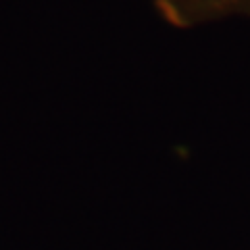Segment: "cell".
<instances>
[{"instance_id":"1","label":"cell","mask_w":250,"mask_h":250,"mask_svg":"<svg viewBox=\"0 0 250 250\" xmlns=\"http://www.w3.org/2000/svg\"><path fill=\"white\" fill-rule=\"evenodd\" d=\"M175 25L194 27L228 19H250V0H156Z\"/></svg>"}]
</instances>
